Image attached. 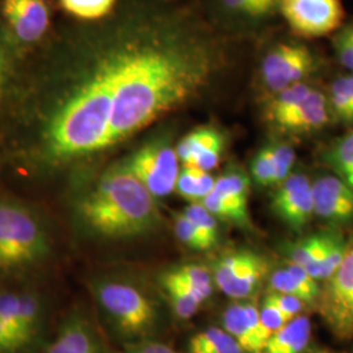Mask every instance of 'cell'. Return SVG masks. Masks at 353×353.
Returning a JSON list of instances; mask_svg holds the SVG:
<instances>
[{
  "label": "cell",
  "instance_id": "cell-1",
  "mask_svg": "<svg viewBox=\"0 0 353 353\" xmlns=\"http://www.w3.org/2000/svg\"><path fill=\"white\" fill-rule=\"evenodd\" d=\"M234 38L164 0H125L68 30L45 71L43 148L62 163L92 156L201 99L227 75Z\"/></svg>",
  "mask_w": 353,
  "mask_h": 353
},
{
  "label": "cell",
  "instance_id": "cell-2",
  "mask_svg": "<svg viewBox=\"0 0 353 353\" xmlns=\"http://www.w3.org/2000/svg\"><path fill=\"white\" fill-rule=\"evenodd\" d=\"M79 214L92 232L110 239L140 236L161 223L156 198L125 163L105 172L81 199Z\"/></svg>",
  "mask_w": 353,
  "mask_h": 353
},
{
  "label": "cell",
  "instance_id": "cell-3",
  "mask_svg": "<svg viewBox=\"0 0 353 353\" xmlns=\"http://www.w3.org/2000/svg\"><path fill=\"white\" fill-rule=\"evenodd\" d=\"M328 71L327 57L310 41L278 36L270 38L259 51L252 83L261 101L301 83H323Z\"/></svg>",
  "mask_w": 353,
  "mask_h": 353
},
{
  "label": "cell",
  "instance_id": "cell-4",
  "mask_svg": "<svg viewBox=\"0 0 353 353\" xmlns=\"http://www.w3.org/2000/svg\"><path fill=\"white\" fill-rule=\"evenodd\" d=\"M259 108L270 135L290 141L316 137L335 125L322 81L284 89L261 100Z\"/></svg>",
  "mask_w": 353,
  "mask_h": 353
},
{
  "label": "cell",
  "instance_id": "cell-5",
  "mask_svg": "<svg viewBox=\"0 0 353 353\" xmlns=\"http://www.w3.org/2000/svg\"><path fill=\"white\" fill-rule=\"evenodd\" d=\"M49 252V239L37 216L20 203L0 202V272L36 265Z\"/></svg>",
  "mask_w": 353,
  "mask_h": 353
},
{
  "label": "cell",
  "instance_id": "cell-6",
  "mask_svg": "<svg viewBox=\"0 0 353 353\" xmlns=\"http://www.w3.org/2000/svg\"><path fill=\"white\" fill-rule=\"evenodd\" d=\"M123 163L154 198L168 196L176 191L181 168L176 147L169 135H160L147 141Z\"/></svg>",
  "mask_w": 353,
  "mask_h": 353
},
{
  "label": "cell",
  "instance_id": "cell-7",
  "mask_svg": "<svg viewBox=\"0 0 353 353\" xmlns=\"http://www.w3.org/2000/svg\"><path fill=\"white\" fill-rule=\"evenodd\" d=\"M96 296L108 316L126 334H145L156 323L154 303L131 284L102 281L96 287Z\"/></svg>",
  "mask_w": 353,
  "mask_h": 353
},
{
  "label": "cell",
  "instance_id": "cell-8",
  "mask_svg": "<svg viewBox=\"0 0 353 353\" xmlns=\"http://www.w3.org/2000/svg\"><path fill=\"white\" fill-rule=\"evenodd\" d=\"M316 307L338 338H353V239L341 265L323 281Z\"/></svg>",
  "mask_w": 353,
  "mask_h": 353
},
{
  "label": "cell",
  "instance_id": "cell-9",
  "mask_svg": "<svg viewBox=\"0 0 353 353\" xmlns=\"http://www.w3.org/2000/svg\"><path fill=\"white\" fill-rule=\"evenodd\" d=\"M279 17L290 34L305 41L331 37L344 23L341 0H280Z\"/></svg>",
  "mask_w": 353,
  "mask_h": 353
},
{
  "label": "cell",
  "instance_id": "cell-10",
  "mask_svg": "<svg viewBox=\"0 0 353 353\" xmlns=\"http://www.w3.org/2000/svg\"><path fill=\"white\" fill-rule=\"evenodd\" d=\"M211 274L219 290L228 297L242 301L262 285L270 274V265L262 254L243 249L219 256Z\"/></svg>",
  "mask_w": 353,
  "mask_h": 353
},
{
  "label": "cell",
  "instance_id": "cell-11",
  "mask_svg": "<svg viewBox=\"0 0 353 353\" xmlns=\"http://www.w3.org/2000/svg\"><path fill=\"white\" fill-rule=\"evenodd\" d=\"M271 210L292 233L301 234L314 217L310 176L293 170L274 189Z\"/></svg>",
  "mask_w": 353,
  "mask_h": 353
},
{
  "label": "cell",
  "instance_id": "cell-12",
  "mask_svg": "<svg viewBox=\"0 0 353 353\" xmlns=\"http://www.w3.org/2000/svg\"><path fill=\"white\" fill-rule=\"evenodd\" d=\"M314 217L326 228L341 229L353 225V191L332 173H321L312 179Z\"/></svg>",
  "mask_w": 353,
  "mask_h": 353
},
{
  "label": "cell",
  "instance_id": "cell-13",
  "mask_svg": "<svg viewBox=\"0 0 353 353\" xmlns=\"http://www.w3.org/2000/svg\"><path fill=\"white\" fill-rule=\"evenodd\" d=\"M228 147V135L216 125H203L190 131L176 145L178 161L183 166L211 172L219 166Z\"/></svg>",
  "mask_w": 353,
  "mask_h": 353
},
{
  "label": "cell",
  "instance_id": "cell-14",
  "mask_svg": "<svg viewBox=\"0 0 353 353\" xmlns=\"http://www.w3.org/2000/svg\"><path fill=\"white\" fill-rule=\"evenodd\" d=\"M1 12L14 36L24 43H34L50 26V12L43 0H3Z\"/></svg>",
  "mask_w": 353,
  "mask_h": 353
},
{
  "label": "cell",
  "instance_id": "cell-15",
  "mask_svg": "<svg viewBox=\"0 0 353 353\" xmlns=\"http://www.w3.org/2000/svg\"><path fill=\"white\" fill-rule=\"evenodd\" d=\"M252 178L239 164L229 165L227 170L214 181L212 192L236 212L240 219L242 229H252V223L249 212Z\"/></svg>",
  "mask_w": 353,
  "mask_h": 353
},
{
  "label": "cell",
  "instance_id": "cell-16",
  "mask_svg": "<svg viewBox=\"0 0 353 353\" xmlns=\"http://www.w3.org/2000/svg\"><path fill=\"white\" fill-rule=\"evenodd\" d=\"M268 288L270 292L293 296L307 306H316L322 287L303 267L287 262L270 274Z\"/></svg>",
  "mask_w": 353,
  "mask_h": 353
},
{
  "label": "cell",
  "instance_id": "cell-17",
  "mask_svg": "<svg viewBox=\"0 0 353 353\" xmlns=\"http://www.w3.org/2000/svg\"><path fill=\"white\" fill-rule=\"evenodd\" d=\"M280 4V0H271ZM255 0H211L210 16L207 17L217 29L237 37L252 33V13Z\"/></svg>",
  "mask_w": 353,
  "mask_h": 353
},
{
  "label": "cell",
  "instance_id": "cell-18",
  "mask_svg": "<svg viewBox=\"0 0 353 353\" xmlns=\"http://www.w3.org/2000/svg\"><path fill=\"white\" fill-rule=\"evenodd\" d=\"M316 159L353 191V128L325 141L316 151Z\"/></svg>",
  "mask_w": 353,
  "mask_h": 353
},
{
  "label": "cell",
  "instance_id": "cell-19",
  "mask_svg": "<svg viewBox=\"0 0 353 353\" xmlns=\"http://www.w3.org/2000/svg\"><path fill=\"white\" fill-rule=\"evenodd\" d=\"M338 230L341 229L326 228L325 230L307 234L294 242L285 241L281 243L280 249L287 258V262L307 268L322 259Z\"/></svg>",
  "mask_w": 353,
  "mask_h": 353
},
{
  "label": "cell",
  "instance_id": "cell-20",
  "mask_svg": "<svg viewBox=\"0 0 353 353\" xmlns=\"http://www.w3.org/2000/svg\"><path fill=\"white\" fill-rule=\"evenodd\" d=\"M335 125L353 128V72L341 71L323 81Z\"/></svg>",
  "mask_w": 353,
  "mask_h": 353
},
{
  "label": "cell",
  "instance_id": "cell-21",
  "mask_svg": "<svg viewBox=\"0 0 353 353\" xmlns=\"http://www.w3.org/2000/svg\"><path fill=\"white\" fill-rule=\"evenodd\" d=\"M312 330L307 316H296L270 336L263 353H305L312 339Z\"/></svg>",
  "mask_w": 353,
  "mask_h": 353
},
{
  "label": "cell",
  "instance_id": "cell-22",
  "mask_svg": "<svg viewBox=\"0 0 353 353\" xmlns=\"http://www.w3.org/2000/svg\"><path fill=\"white\" fill-rule=\"evenodd\" d=\"M46 353H101L88 323L80 318L68 321Z\"/></svg>",
  "mask_w": 353,
  "mask_h": 353
},
{
  "label": "cell",
  "instance_id": "cell-23",
  "mask_svg": "<svg viewBox=\"0 0 353 353\" xmlns=\"http://www.w3.org/2000/svg\"><path fill=\"white\" fill-rule=\"evenodd\" d=\"M161 283L169 299V303L178 318L190 319L198 313L204 301L195 290H191L173 271H169L163 275Z\"/></svg>",
  "mask_w": 353,
  "mask_h": 353
},
{
  "label": "cell",
  "instance_id": "cell-24",
  "mask_svg": "<svg viewBox=\"0 0 353 353\" xmlns=\"http://www.w3.org/2000/svg\"><path fill=\"white\" fill-rule=\"evenodd\" d=\"M249 176L252 182L261 188L275 189L284 181L276 164L271 140H267L254 153L249 166Z\"/></svg>",
  "mask_w": 353,
  "mask_h": 353
},
{
  "label": "cell",
  "instance_id": "cell-25",
  "mask_svg": "<svg viewBox=\"0 0 353 353\" xmlns=\"http://www.w3.org/2000/svg\"><path fill=\"white\" fill-rule=\"evenodd\" d=\"M214 181L216 178L210 172L182 165L176 178V191L189 202H202L214 190Z\"/></svg>",
  "mask_w": 353,
  "mask_h": 353
},
{
  "label": "cell",
  "instance_id": "cell-26",
  "mask_svg": "<svg viewBox=\"0 0 353 353\" xmlns=\"http://www.w3.org/2000/svg\"><path fill=\"white\" fill-rule=\"evenodd\" d=\"M188 352L243 353V351L227 331L223 328L210 327L191 338Z\"/></svg>",
  "mask_w": 353,
  "mask_h": 353
},
{
  "label": "cell",
  "instance_id": "cell-27",
  "mask_svg": "<svg viewBox=\"0 0 353 353\" xmlns=\"http://www.w3.org/2000/svg\"><path fill=\"white\" fill-rule=\"evenodd\" d=\"M223 330L237 341L243 353H258L252 341V332L245 313V305L237 301L228 306L223 313Z\"/></svg>",
  "mask_w": 353,
  "mask_h": 353
},
{
  "label": "cell",
  "instance_id": "cell-28",
  "mask_svg": "<svg viewBox=\"0 0 353 353\" xmlns=\"http://www.w3.org/2000/svg\"><path fill=\"white\" fill-rule=\"evenodd\" d=\"M347 246H348V240L341 233V230H338L325 255L322 256V259L318 261L314 265H309L305 270L318 283L327 280L341 265V261L347 252Z\"/></svg>",
  "mask_w": 353,
  "mask_h": 353
},
{
  "label": "cell",
  "instance_id": "cell-29",
  "mask_svg": "<svg viewBox=\"0 0 353 353\" xmlns=\"http://www.w3.org/2000/svg\"><path fill=\"white\" fill-rule=\"evenodd\" d=\"M334 61L341 71L353 72V19L345 23L330 37Z\"/></svg>",
  "mask_w": 353,
  "mask_h": 353
},
{
  "label": "cell",
  "instance_id": "cell-30",
  "mask_svg": "<svg viewBox=\"0 0 353 353\" xmlns=\"http://www.w3.org/2000/svg\"><path fill=\"white\" fill-rule=\"evenodd\" d=\"M183 214L192 223V225L196 228L203 239L210 245V248H214L220 237L219 223L214 214H211L201 202L191 203L185 208Z\"/></svg>",
  "mask_w": 353,
  "mask_h": 353
},
{
  "label": "cell",
  "instance_id": "cell-31",
  "mask_svg": "<svg viewBox=\"0 0 353 353\" xmlns=\"http://www.w3.org/2000/svg\"><path fill=\"white\" fill-rule=\"evenodd\" d=\"M61 3L67 12L85 21L101 20L117 6V0H61Z\"/></svg>",
  "mask_w": 353,
  "mask_h": 353
},
{
  "label": "cell",
  "instance_id": "cell-32",
  "mask_svg": "<svg viewBox=\"0 0 353 353\" xmlns=\"http://www.w3.org/2000/svg\"><path fill=\"white\" fill-rule=\"evenodd\" d=\"M172 271L191 290H195L203 301L211 297L214 292V279L208 268L199 265H185Z\"/></svg>",
  "mask_w": 353,
  "mask_h": 353
},
{
  "label": "cell",
  "instance_id": "cell-33",
  "mask_svg": "<svg viewBox=\"0 0 353 353\" xmlns=\"http://www.w3.org/2000/svg\"><path fill=\"white\" fill-rule=\"evenodd\" d=\"M20 297V321L24 330L26 339L30 343L36 335L39 318H41V305L37 297L29 292H19Z\"/></svg>",
  "mask_w": 353,
  "mask_h": 353
},
{
  "label": "cell",
  "instance_id": "cell-34",
  "mask_svg": "<svg viewBox=\"0 0 353 353\" xmlns=\"http://www.w3.org/2000/svg\"><path fill=\"white\" fill-rule=\"evenodd\" d=\"M176 234L178 240L192 250L204 252L211 249L183 212L176 216Z\"/></svg>",
  "mask_w": 353,
  "mask_h": 353
},
{
  "label": "cell",
  "instance_id": "cell-35",
  "mask_svg": "<svg viewBox=\"0 0 353 353\" xmlns=\"http://www.w3.org/2000/svg\"><path fill=\"white\" fill-rule=\"evenodd\" d=\"M259 318H261L262 326L270 334V336L290 322V319L284 316L274 303H270L265 297L262 305L259 306Z\"/></svg>",
  "mask_w": 353,
  "mask_h": 353
},
{
  "label": "cell",
  "instance_id": "cell-36",
  "mask_svg": "<svg viewBox=\"0 0 353 353\" xmlns=\"http://www.w3.org/2000/svg\"><path fill=\"white\" fill-rule=\"evenodd\" d=\"M265 299L271 303H274L279 310L287 316L290 321L296 316H301L305 310V307L307 306L306 303H303L301 300L288 296V294H281V293H275V292H270L267 293Z\"/></svg>",
  "mask_w": 353,
  "mask_h": 353
},
{
  "label": "cell",
  "instance_id": "cell-37",
  "mask_svg": "<svg viewBox=\"0 0 353 353\" xmlns=\"http://www.w3.org/2000/svg\"><path fill=\"white\" fill-rule=\"evenodd\" d=\"M23 347L12 334L0 322V353L19 352Z\"/></svg>",
  "mask_w": 353,
  "mask_h": 353
},
{
  "label": "cell",
  "instance_id": "cell-38",
  "mask_svg": "<svg viewBox=\"0 0 353 353\" xmlns=\"http://www.w3.org/2000/svg\"><path fill=\"white\" fill-rule=\"evenodd\" d=\"M127 353H176L163 343H144L131 348Z\"/></svg>",
  "mask_w": 353,
  "mask_h": 353
},
{
  "label": "cell",
  "instance_id": "cell-39",
  "mask_svg": "<svg viewBox=\"0 0 353 353\" xmlns=\"http://www.w3.org/2000/svg\"><path fill=\"white\" fill-rule=\"evenodd\" d=\"M6 68H7V63H6V58H4V52L0 48V90H1V85L4 83V77H6Z\"/></svg>",
  "mask_w": 353,
  "mask_h": 353
},
{
  "label": "cell",
  "instance_id": "cell-40",
  "mask_svg": "<svg viewBox=\"0 0 353 353\" xmlns=\"http://www.w3.org/2000/svg\"><path fill=\"white\" fill-rule=\"evenodd\" d=\"M313 353H334L331 352V351H327V350H318V351H314Z\"/></svg>",
  "mask_w": 353,
  "mask_h": 353
}]
</instances>
